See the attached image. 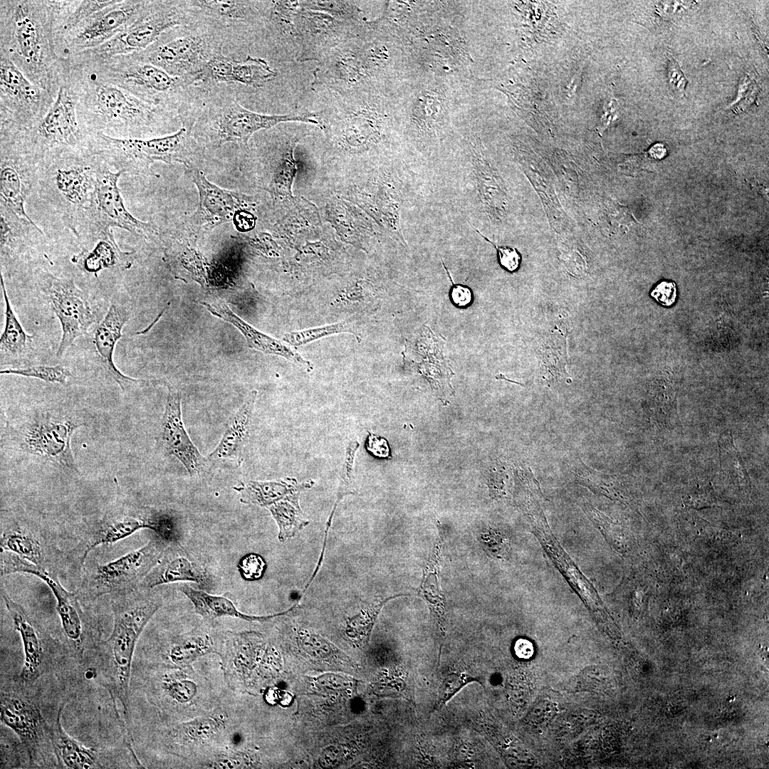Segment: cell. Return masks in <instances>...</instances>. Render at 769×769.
I'll return each instance as SVG.
<instances>
[{
  "instance_id": "1",
  "label": "cell",
  "mask_w": 769,
  "mask_h": 769,
  "mask_svg": "<svg viewBox=\"0 0 769 769\" xmlns=\"http://www.w3.org/2000/svg\"><path fill=\"white\" fill-rule=\"evenodd\" d=\"M68 65L78 97V119L88 132L120 139H147L162 135L182 123L176 113L103 80L88 67Z\"/></svg>"
},
{
  "instance_id": "2",
  "label": "cell",
  "mask_w": 769,
  "mask_h": 769,
  "mask_svg": "<svg viewBox=\"0 0 769 769\" xmlns=\"http://www.w3.org/2000/svg\"><path fill=\"white\" fill-rule=\"evenodd\" d=\"M0 55L56 96L68 63L56 51L49 1H0Z\"/></svg>"
},
{
  "instance_id": "3",
  "label": "cell",
  "mask_w": 769,
  "mask_h": 769,
  "mask_svg": "<svg viewBox=\"0 0 769 769\" xmlns=\"http://www.w3.org/2000/svg\"><path fill=\"white\" fill-rule=\"evenodd\" d=\"M151 590L138 587L111 595L113 630L100 644V676L105 687L120 702L127 720L135 647L145 627L162 606L159 597Z\"/></svg>"
},
{
  "instance_id": "4",
  "label": "cell",
  "mask_w": 769,
  "mask_h": 769,
  "mask_svg": "<svg viewBox=\"0 0 769 769\" xmlns=\"http://www.w3.org/2000/svg\"><path fill=\"white\" fill-rule=\"evenodd\" d=\"M84 425L83 418L70 412L36 408L6 422L2 450H8L16 461L76 474L79 470L71 439Z\"/></svg>"
},
{
  "instance_id": "5",
  "label": "cell",
  "mask_w": 769,
  "mask_h": 769,
  "mask_svg": "<svg viewBox=\"0 0 769 769\" xmlns=\"http://www.w3.org/2000/svg\"><path fill=\"white\" fill-rule=\"evenodd\" d=\"M72 65L88 67L103 80L176 113L182 122L192 117L206 93V90L191 86L182 78L141 60L135 53Z\"/></svg>"
},
{
  "instance_id": "6",
  "label": "cell",
  "mask_w": 769,
  "mask_h": 769,
  "mask_svg": "<svg viewBox=\"0 0 769 769\" xmlns=\"http://www.w3.org/2000/svg\"><path fill=\"white\" fill-rule=\"evenodd\" d=\"M101 161L84 149L67 151L40 163L38 191L77 236L93 202Z\"/></svg>"
},
{
  "instance_id": "7",
  "label": "cell",
  "mask_w": 769,
  "mask_h": 769,
  "mask_svg": "<svg viewBox=\"0 0 769 769\" xmlns=\"http://www.w3.org/2000/svg\"><path fill=\"white\" fill-rule=\"evenodd\" d=\"M172 135L147 139H120L92 133L89 150L110 168L130 174L150 172L156 162H179L188 168L202 156L203 147L192 132V125L184 123Z\"/></svg>"
},
{
  "instance_id": "8",
  "label": "cell",
  "mask_w": 769,
  "mask_h": 769,
  "mask_svg": "<svg viewBox=\"0 0 769 769\" xmlns=\"http://www.w3.org/2000/svg\"><path fill=\"white\" fill-rule=\"evenodd\" d=\"M300 121L320 125L313 113L288 115H265L243 107L231 93L214 88L209 90L196 111L192 132L202 146L219 147L236 142L247 146L251 136L262 129L271 128L280 122Z\"/></svg>"
},
{
  "instance_id": "9",
  "label": "cell",
  "mask_w": 769,
  "mask_h": 769,
  "mask_svg": "<svg viewBox=\"0 0 769 769\" xmlns=\"http://www.w3.org/2000/svg\"><path fill=\"white\" fill-rule=\"evenodd\" d=\"M226 31L199 14L192 23L166 31L147 48L135 53L141 60L186 80L223 52Z\"/></svg>"
},
{
  "instance_id": "10",
  "label": "cell",
  "mask_w": 769,
  "mask_h": 769,
  "mask_svg": "<svg viewBox=\"0 0 769 769\" xmlns=\"http://www.w3.org/2000/svg\"><path fill=\"white\" fill-rule=\"evenodd\" d=\"M77 104V93L68 68L43 117L29 128L11 133L16 135L40 162L67 151L89 149L91 133L78 119Z\"/></svg>"
},
{
  "instance_id": "11",
  "label": "cell",
  "mask_w": 769,
  "mask_h": 769,
  "mask_svg": "<svg viewBox=\"0 0 769 769\" xmlns=\"http://www.w3.org/2000/svg\"><path fill=\"white\" fill-rule=\"evenodd\" d=\"M199 16L188 1H152L137 20L110 40L67 61L70 64L93 63L143 51L166 31L189 24Z\"/></svg>"
},
{
  "instance_id": "12",
  "label": "cell",
  "mask_w": 769,
  "mask_h": 769,
  "mask_svg": "<svg viewBox=\"0 0 769 769\" xmlns=\"http://www.w3.org/2000/svg\"><path fill=\"white\" fill-rule=\"evenodd\" d=\"M168 544L156 535L142 547L109 563L93 562L84 566L77 595L80 600L90 601L140 587L160 560Z\"/></svg>"
},
{
  "instance_id": "13",
  "label": "cell",
  "mask_w": 769,
  "mask_h": 769,
  "mask_svg": "<svg viewBox=\"0 0 769 769\" xmlns=\"http://www.w3.org/2000/svg\"><path fill=\"white\" fill-rule=\"evenodd\" d=\"M0 543L1 551L58 575L77 570L70 550H61L40 524L18 513L1 511Z\"/></svg>"
},
{
  "instance_id": "14",
  "label": "cell",
  "mask_w": 769,
  "mask_h": 769,
  "mask_svg": "<svg viewBox=\"0 0 769 769\" xmlns=\"http://www.w3.org/2000/svg\"><path fill=\"white\" fill-rule=\"evenodd\" d=\"M55 98L31 83L9 58L0 55V132H19L33 126Z\"/></svg>"
},
{
  "instance_id": "15",
  "label": "cell",
  "mask_w": 769,
  "mask_h": 769,
  "mask_svg": "<svg viewBox=\"0 0 769 769\" xmlns=\"http://www.w3.org/2000/svg\"><path fill=\"white\" fill-rule=\"evenodd\" d=\"M122 172H113L102 160L97 172V181L93 202L78 237L88 236V240L112 231L114 227L147 239L157 234L151 222L135 218L125 206L118 187Z\"/></svg>"
},
{
  "instance_id": "16",
  "label": "cell",
  "mask_w": 769,
  "mask_h": 769,
  "mask_svg": "<svg viewBox=\"0 0 769 769\" xmlns=\"http://www.w3.org/2000/svg\"><path fill=\"white\" fill-rule=\"evenodd\" d=\"M152 1L117 0L91 15L55 42L63 60L101 46L137 20Z\"/></svg>"
},
{
  "instance_id": "17",
  "label": "cell",
  "mask_w": 769,
  "mask_h": 769,
  "mask_svg": "<svg viewBox=\"0 0 769 769\" xmlns=\"http://www.w3.org/2000/svg\"><path fill=\"white\" fill-rule=\"evenodd\" d=\"M40 163L16 135L0 132V204L28 219L25 203L36 188Z\"/></svg>"
},
{
  "instance_id": "18",
  "label": "cell",
  "mask_w": 769,
  "mask_h": 769,
  "mask_svg": "<svg viewBox=\"0 0 769 769\" xmlns=\"http://www.w3.org/2000/svg\"><path fill=\"white\" fill-rule=\"evenodd\" d=\"M143 528L159 533V509L128 503L118 495L102 516L86 526L75 548L85 562L96 547L116 543Z\"/></svg>"
},
{
  "instance_id": "19",
  "label": "cell",
  "mask_w": 769,
  "mask_h": 769,
  "mask_svg": "<svg viewBox=\"0 0 769 769\" xmlns=\"http://www.w3.org/2000/svg\"><path fill=\"white\" fill-rule=\"evenodd\" d=\"M39 278L41 291L61 325L62 336L56 352L61 357L77 338L87 333L95 316L88 295L72 279L47 271H41Z\"/></svg>"
},
{
  "instance_id": "20",
  "label": "cell",
  "mask_w": 769,
  "mask_h": 769,
  "mask_svg": "<svg viewBox=\"0 0 769 769\" xmlns=\"http://www.w3.org/2000/svg\"><path fill=\"white\" fill-rule=\"evenodd\" d=\"M1 553L2 576L16 572L31 574L50 587L56 600L57 612L66 637L75 647L82 646L88 634L87 622L76 592L65 589L58 580V575L41 568L12 553L2 551Z\"/></svg>"
},
{
  "instance_id": "21",
  "label": "cell",
  "mask_w": 769,
  "mask_h": 769,
  "mask_svg": "<svg viewBox=\"0 0 769 769\" xmlns=\"http://www.w3.org/2000/svg\"><path fill=\"white\" fill-rule=\"evenodd\" d=\"M276 72L260 58L248 56L237 61L220 53L185 81L191 86L211 90L218 83H241L261 88L272 80Z\"/></svg>"
},
{
  "instance_id": "22",
  "label": "cell",
  "mask_w": 769,
  "mask_h": 769,
  "mask_svg": "<svg viewBox=\"0 0 769 769\" xmlns=\"http://www.w3.org/2000/svg\"><path fill=\"white\" fill-rule=\"evenodd\" d=\"M168 389L157 446L166 454L177 458L190 476L203 471L209 461L199 452L188 435L182 420L181 394L172 384Z\"/></svg>"
},
{
  "instance_id": "23",
  "label": "cell",
  "mask_w": 769,
  "mask_h": 769,
  "mask_svg": "<svg viewBox=\"0 0 769 769\" xmlns=\"http://www.w3.org/2000/svg\"><path fill=\"white\" fill-rule=\"evenodd\" d=\"M1 595L23 643L24 660L20 677L25 682H33L44 671L50 637L27 610L10 597L2 582Z\"/></svg>"
},
{
  "instance_id": "24",
  "label": "cell",
  "mask_w": 769,
  "mask_h": 769,
  "mask_svg": "<svg viewBox=\"0 0 769 769\" xmlns=\"http://www.w3.org/2000/svg\"><path fill=\"white\" fill-rule=\"evenodd\" d=\"M1 721L19 736L31 760L39 753L50 729L36 703L19 693H1Z\"/></svg>"
},
{
  "instance_id": "25",
  "label": "cell",
  "mask_w": 769,
  "mask_h": 769,
  "mask_svg": "<svg viewBox=\"0 0 769 769\" xmlns=\"http://www.w3.org/2000/svg\"><path fill=\"white\" fill-rule=\"evenodd\" d=\"M188 169L187 174L199 197L198 208L190 218L193 229L197 232L210 231L231 221L240 209L238 194L211 183L202 171L194 167Z\"/></svg>"
},
{
  "instance_id": "26",
  "label": "cell",
  "mask_w": 769,
  "mask_h": 769,
  "mask_svg": "<svg viewBox=\"0 0 769 769\" xmlns=\"http://www.w3.org/2000/svg\"><path fill=\"white\" fill-rule=\"evenodd\" d=\"M129 319L128 311L120 305L112 303L104 318L93 331V343L105 373L125 392L132 387L145 385L148 381L135 379L122 373L115 366L113 354L122 330Z\"/></svg>"
},
{
  "instance_id": "27",
  "label": "cell",
  "mask_w": 769,
  "mask_h": 769,
  "mask_svg": "<svg viewBox=\"0 0 769 769\" xmlns=\"http://www.w3.org/2000/svg\"><path fill=\"white\" fill-rule=\"evenodd\" d=\"M212 315L232 324L244 336L250 348L266 354L285 357L307 372L313 370L311 362L305 360L279 340L266 335L236 315L221 299L211 298L201 303Z\"/></svg>"
},
{
  "instance_id": "28",
  "label": "cell",
  "mask_w": 769,
  "mask_h": 769,
  "mask_svg": "<svg viewBox=\"0 0 769 769\" xmlns=\"http://www.w3.org/2000/svg\"><path fill=\"white\" fill-rule=\"evenodd\" d=\"M0 244L1 263L14 260L39 237L42 231L32 219L21 217L0 204Z\"/></svg>"
},
{
  "instance_id": "29",
  "label": "cell",
  "mask_w": 769,
  "mask_h": 769,
  "mask_svg": "<svg viewBox=\"0 0 769 769\" xmlns=\"http://www.w3.org/2000/svg\"><path fill=\"white\" fill-rule=\"evenodd\" d=\"M208 576L204 570L188 555L168 553L167 548L158 563L144 578L140 587L153 589L157 586L176 582H194L204 585Z\"/></svg>"
},
{
  "instance_id": "30",
  "label": "cell",
  "mask_w": 769,
  "mask_h": 769,
  "mask_svg": "<svg viewBox=\"0 0 769 769\" xmlns=\"http://www.w3.org/2000/svg\"><path fill=\"white\" fill-rule=\"evenodd\" d=\"M93 240L96 242L92 249H85L71 258L81 271L97 276L104 269L129 267L133 253L122 251L120 249L112 231Z\"/></svg>"
},
{
  "instance_id": "31",
  "label": "cell",
  "mask_w": 769,
  "mask_h": 769,
  "mask_svg": "<svg viewBox=\"0 0 769 769\" xmlns=\"http://www.w3.org/2000/svg\"><path fill=\"white\" fill-rule=\"evenodd\" d=\"M257 391L250 392L243 404L230 418L216 447L206 457L209 461L236 459L249 434Z\"/></svg>"
},
{
  "instance_id": "32",
  "label": "cell",
  "mask_w": 769,
  "mask_h": 769,
  "mask_svg": "<svg viewBox=\"0 0 769 769\" xmlns=\"http://www.w3.org/2000/svg\"><path fill=\"white\" fill-rule=\"evenodd\" d=\"M63 705L60 707L56 723L50 728V740L61 765L72 769L100 768L95 750L85 746L70 737L63 728L61 721Z\"/></svg>"
},
{
  "instance_id": "33",
  "label": "cell",
  "mask_w": 769,
  "mask_h": 769,
  "mask_svg": "<svg viewBox=\"0 0 769 769\" xmlns=\"http://www.w3.org/2000/svg\"><path fill=\"white\" fill-rule=\"evenodd\" d=\"M313 483L310 480L299 483L294 478L268 481H249L241 483L234 488L240 493L241 503L267 508L291 495L310 488Z\"/></svg>"
},
{
  "instance_id": "34",
  "label": "cell",
  "mask_w": 769,
  "mask_h": 769,
  "mask_svg": "<svg viewBox=\"0 0 769 769\" xmlns=\"http://www.w3.org/2000/svg\"><path fill=\"white\" fill-rule=\"evenodd\" d=\"M644 411L655 424L674 427L679 422L676 389L674 382L663 375L651 382L644 404Z\"/></svg>"
},
{
  "instance_id": "35",
  "label": "cell",
  "mask_w": 769,
  "mask_h": 769,
  "mask_svg": "<svg viewBox=\"0 0 769 769\" xmlns=\"http://www.w3.org/2000/svg\"><path fill=\"white\" fill-rule=\"evenodd\" d=\"M198 13L226 30L258 16L256 1L234 0L188 1Z\"/></svg>"
},
{
  "instance_id": "36",
  "label": "cell",
  "mask_w": 769,
  "mask_h": 769,
  "mask_svg": "<svg viewBox=\"0 0 769 769\" xmlns=\"http://www.w3.org/2000/svg\"><path fill=\"white\" fill-rule=\"evenodd\" d=\"M179 590L187 597L194 605L196 612L207 619H214L222 617H231L246 621H265L281 614L268 616H255L244 614L239 611L230 600L194 589L182 584Z\"/></svg>"
},
{
  "instance_id": "37",
  "label": "cell",
  "mask_w": 769,
  "mask_h": 769,
  "mask_svg": "<svg viewBox=\"0 0 769 769\" xmlns=\"http://www.w3.org/2000/svg\"><path fill=\"white\" fill-rule=\"evenodd\" d=\"M0 281L5 301V325L0 337L1 357L18 358L31 350L33 336L24 330L11 307L2 273Z\"/></svg>"
},
{
  "instance_id": "38",
  "label": "cell",
  "mask_w": 769,
  "mask_h": 769,
  "mask_svg": "<svg viewBox=\"0 0 769 769\" xmlns=\"http://www.w3.org/2000/svg\"><path fill=\"white\" fill-rule=\"evenodd\" d=\"M226 726L223 715L212 714L179 723L172 729L171 735L179 744L201 743L215 737Z\"/></svg>"
},
{
  "instance_id": "39",
  "label": "cell",
  "mask_w": 769,
  "mask_h": 769,
  "mask_svg": "<svg viewBox=\"0 0 769 769\" xmlns=\"http://www.w3.org/2000/svg\"><path fill=\"white\" fill-rule=\"evenodd\" d=\"M300 493L291 495L267 507L278 526L281 541L292 538L308 524L299 506Z\"/></svg>"
},
{
  "instance_id": "40",
  "label": "cell",
  "mask_w": 769,
  "mask_h": 769,
  "mask_svg": "<svg viewBox=\"0 0 769 769\" xmlns=\"http://www.w3.org/2000/svg\"><path fill=\"white\" fill-rule=\"evenodd\" d=\"M214 648V641L209 634H190L181 637L172 645L168 656L174 664L187 666L213 652Z\"/></svg>"
},
{
  "instance_id": "41",
  "label": "cell",
  "mask_w": 769,
  "mask_h": 769,
  "mask_svg": "<svg viewBox=\"0 0 769 769\" xmlns=\"http://www.w3.org/2000/svg\"><path fill=\"white\" fill-rule=\"evenodd\" d=\"M718 446L721 466L724 474L740 484L748 483L749 476L731 432H724L720 436Z\"/></svg>"
},
{
  "instance_id": "42",
  "label": "cell",
  "mask_w": 769,
  "mask_h": 769,
  "mask_svg": "<svg viewBox=\"0 0 769 769\" xmlns=\"http://www.w3.org/2000/svg\"><path fill=\"white\" fill-rule=\"evenodd\" d=\"M1 375H14L36 378L47 382L66 384L72 378L70 370L61 365H37L26 367H7L0 370Z\"/></svg>"
},
{
  "instance_id": "43",
  "label": "cell",
  "mask_w": 769,
  "mask_h": 769,
  "mask_svg": "<svg viewBox=\"0 0 769 769\" xmlns=\"http://www.w3.org/2000/svg\"><path fill=\"white\" fill-rule=\"evenodd\" d=\"M340 333L355 334L350 324L347 321H344L301 331L290 332L284 335L283 340L291 345L299 346L325 336Z\"/></svg>"
},
{
  "instance_id": "44",
  "label": "cell",
  "mask_w": 769,
  "mask_h": 769,
  "mask_svg": "<svg viewBox=\"0 0 769 769\" xmlns=\"http://www.w3.org/2000/svg\"><path fill=\"white\" fill-rule=\"evenodd\" d=\"M360 446L357 441H351L347 444L345 449V458L340 470L339 486L338 488L337 498L328 522V528L332 519L336 506L344 496L354 493V463L356 452Z\"/></svg>"
},
{
  "instance_id": "45",
  "label": "cell",
  "mask_w": 769,
  "mask_h": 769,
  "mask_svg": "<svg viewBox=\"0 0 769 769\" xmlns=\"http://www.w3.org/2000/svg\"><path fill=\"white\" fill-rule=\"evenodd\" d=\"M162 688L170 698L179 703L190 702L197 693V686L194 681L173 675L164 678Z\"/></svg>"
},
{
  "instance_id": "46",
  "label": "cell",
  "mask_w": 769,
  "mask_h": 769,
  "mask_svg": "<svg viewBox=\"0 0 769 769\" xmlns=\"http://www.w3.org/2000/svg\"><path fill=\"white\" fill-rule=\"evenodd\" d=\"M237 569L243 579L255 581L263 577L266 569V563L260 555L249 553L239 560Z\"/></svg>"
},
{
  "instance_id": "47",
  "label": "cell",
  "mask_w": 769,
  "mask_h": 769,
  "mask_svg": "<svg viewBox=\"0 0 769 769\" xmlns=\"http://www.w3.org/2000/svg\"><path fill=\"white\" fill-rule=\"evenodd\" d=\"M250 765L247 755L242 752H225L212 757L204 765L208 768H241Z\"/></svg>"
},
{
  "instance_id": "48",
  "label": "cell",
  "mask_w": 769,
  "mask_h": 769,
  "mask_svg": "<svg viewBox=\"0 0 769 769\" xmlns=\"http://www.w3.org/2000/svg\"><path fill=\"white\" fill-rule=\"evenodd\" d=\"M474 229L483 239L495 247L497 251L498 263L503 268L508 272H515L519 268L521 256L516 248L509 246H499L481 234L478 229Z\"/></svg>"
},
{
  "instance_id": "49",
  "label": "cell",
  "mask_w": 769,
  "mask_h": 769,
  "mask_svg": "<svg viewBox=\"0 0 769 769\" xmlns=\"http://www.w3.org/2000/svg\"><path fill=\"white\" fill-rule=\"evenodd\" d=\"M667 75L668 83L671 91L678 97L685 95V89L687 80L678 63L674 60L669 52H667Z\"/></svg>"
},
{
  "instance_id": "50",
  "label": "cell",
  "mask_w": 769,
  "mask_h": 769,
  "mask_svg": "<svg viewBox=\"0 0 769 769\" xmlns=\"http://www.w3.org/2000/svg\"><path fill=\"white\" fill-rule=\"evenodd\" d=\"M758 85L754 78L746 75L740 83L738 93L733 103L736 110H744L756 98Z\"/></svg>"
},
{
  "instance_id": "51",
  "label": "cell",
  "mask_w": 769,
  "mask_h": 769,
  "mask_svg": "<svg viewBox=\"0 0 769 769\" xmlns=\"http://www.w3.org/2000/svg\"><path fill=\"white\" fill-rule=\"evenodd\" d=\"M483 549L492 557L501 558L508 551L509 544L500 534L490 530L481 536Z\"/></svg>"
},
{
  "instance_id": "52",
  "label": "cell",
  "mask_w": 769,
  "mask_h": 769,
  "mask_svg": "<svg viewBox=\"0 0 769 769\" xmlns=\"http://www.w3.org/2000/svg\"><path fill=\"white\" fill-rule=\"evenodd\" d=\"M443 265L451 282V286L449 290V298L451 303L454 306L461 308L469 306L472 303L474 300V294L471 288L464 284L454 283L451 275L449 274V270L446 268L444 263Z\"/></svg>"
},
{
  "instance_id": "53",
  "label": "cell",
  "mask_w": 769,
  "mask_h": 769,
  "mask_svg": "<svg viewBox=\"0 0 769 769\" xmlns=\"http://www.w3.org/2000/svg\"><path fill=\"white\" fill-rule=\"evenodd\" d=\"M652 296L664 305H672L676 298V285L671 281H662L652 292Z\"/></svg>"
},
{
  "instance_id": "54",
  "label": "cell",
  "mask_w": 769,
  "mask_h": 769,
  "mask_svg": "<svg viewBox=\"0 0 769 769\" xmlns=\"http://www.w3.org/2000/svg\"><path fill=\"white\" fill-rule=\"evenodd\" d=\"M366 447L376 457L384 459L390 456V449L387 441L372 432H370L367 436Z\"/></svg>"
},
{
  "instance_id": "55",
  "label": "cell",
  "mask_w": 769,
  "mask_h": 769,
  "mask_svg": "<svg viewBox=\"0 0 769 769\" xmlns=\"http://www.w3.org/2000/svg\"><path fill=\"white\" fill-rule=\"evenodd\" d=\"M618 112V101L613 96L610 97L605 105L604 113L600 120V125L597 128L599 133L602 134L611 122L617 118Z\"/></svg>"
},
{
  "instance_id": "56",
  "label": "cell",
  "mask_w": 769,
  "mask_h": 769,
  "mask_svg": "<svg viewBox=\"0 0 769 769\" xmlns=\"http://www.w3.org/2000/svg\"><path fill=\"white\" fill-rule=\"evenodd\" d=\"M516 648L518 655L521 657H529L532 656L533 652L532 644L528 640L525 639H520L518 641L516 645Z\"/></svg>"
}]
</instances>
